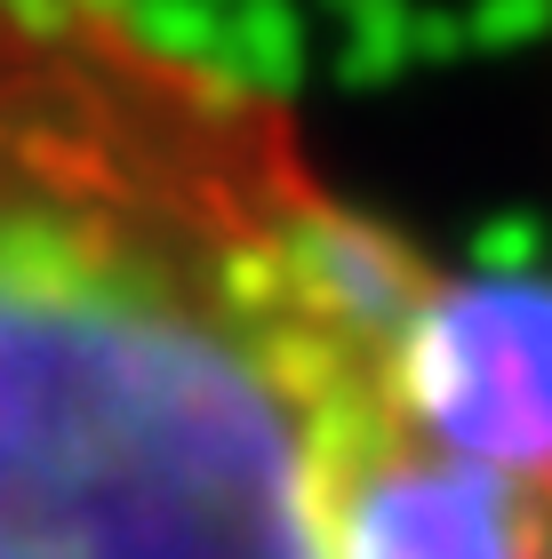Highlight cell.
I'll return each instance as SVG.
<instances>
[{"instance_id": "6da1fadb", "label": "cell", "mask_w": 552, "mask_h": 559, "mask_svg": "<svg viewBox=\"0 0 552 559\" xmlns=\"http://www.w3.org/2000/svg\"><path fill=\"white\" fill-rule=\"evenodd\" d=\"M441 264L137 0H0V559H400Z\"/></svg>"}]
</instances>
